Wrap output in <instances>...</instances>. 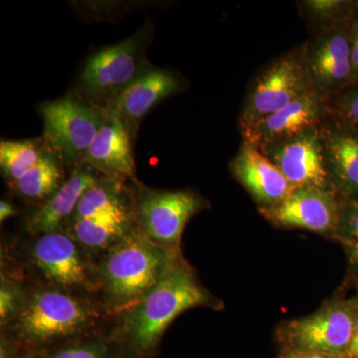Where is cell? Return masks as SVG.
Here are the masks:
<instances>
[{"mask_svg": "<svg viewBox=\"0 0 358 358\" xmlns=\"http://www.w3.org/2000/svg\"><path fill=\"white\" fill-rule=\"evenodd\" d=\"M16 214L15 208L7 201L0 202V221L3 222L7 218L11 217Z\"/></svg>", "mask_w": 358, "mask_h": 358, "instance_id": "f546056e", "label": "cell"}, {"mask_svg": "<svg viewBox=\"0 0 358 358\" xmlns=\"http://www.w3.org/2000/svg\"><path fill=\"white\" fill-rule=\"evenodd\" d=\"M96 315L89 303L71 294L43 289L24 301L15 317L13 339L28 357L84 333Z\"/></svg>", "mask_w": 358, "mask_h": 358, "instance_id": "3957f363", "label": "cell"}, {"mask_svg": "<svg viewBox=\"0 0 358 358\" xmlns=\"http://www.w3.org/2000/svg\"><path fill=\"white\" fill-rule=\"evenodd\" d=\"M134 183V215L138 228L155 243L178 253L186 224L208 203L192 190H159L136 180Z\"/></svg>", "mask_w": 358, "mask_h": 358, "instance_id": "52a82bcc", "label": "cell"}, {"mask_svg": "<svg viewBox=\"0 0 358 358\" xmlns=\"http://www.w3.org/2000/svg\"><path fill=\"white\" fill-rule=\"evenodd\" d=\"M326 120L327 101L310 92L241 134L243 141L263 150L319 128Z\"/></svg>", "mask_w": 358, "mask_h": 358, "instance_id": "4fadbf2b", "label": "cell"}, {"mask_svg": "<svg viewBox=\"0 0 358 358\" xmlns=\"http://www.w3.org/2000/svg\"><path fill=\"white\" fill-rule=\"evenodd\" d=\"M343 201L334 189L294 187L280 203L259 208L261 214L275 226L312 231L336 238L341 223Z\"/></svg>", "mask_w": 358, "mask_h": 358, "instance_id": "9c48e42d", "label": "cell"}, {"mask_svg": "<svg viewBox=\"0 0 358 358\" xmlns=\"http://www.w3.org/2000/svg\"><path fill=\"white\" fill-rule=\"evenodd\" d=\"M65 166L64 160L49 148L41 159L11 187L23 199L45 203L67 180Z\"/></svg>", "mask_w": 358, "mask_h": 358, "instance_id": "44dd1931", "label": "cell"}, {"mask_svg": "<svg viewBox=\"0 0 358 358\" xmlns=\"http://www.w3.org/2000/svg\"><path fill=\"white\" fill-rule=\"evenodd\" d=\"M327 117L333 119L329 122L358 134V89L327 102Z\"/></svg>", "mask_w": 358, "mask_h": 358, "instance_id": "d4e9b609", "label": "cell"}, {"mask_svg": "<svg viewBox=\"0 0 358 358\" xmlns=\"http://www.w3.org/2000/svg\"><path fill=\"white\" fill-rule=\"evenodd\" d=\"M211 303L210 296L192 270L176 257L159 284L128 310L122 329V357H150L167 327L180 313Z\"/></svg>", "mask_w": 358, "mask_h": 358, "instance_id": "6da1fadb", "label": "cell"}, {"mask_svg": "<svg viewBox=\"0 0 358 358\" xmlns=\"http://www.w3.org/2000/svg\"><path fill=\"white\" fill-rule=\"evenodd\" d=\"M310 92L315 91L301 51L277 59L254 80L240 115V131L249 129Z\"/></svg>", "mask_w": 358, "mask_h": 358, "instance_id": "ba28073f", "label": "cell"}, {"mask_svg": "<svg viewBox=\"0 0 358 358\" xmlns=\"http://www.w3.org/2000/svg\"><path fill=\"white\" fill-rule=\"evenodd\" d=\"M155 37L148 20L129 38L96 52L85 64L77 93L85 100L107 109L143 73L152 67L148 49Z\"/></svg>", "mask_w": 358, "mask_h": 358, "instance_id": "277c9868", "label": "cell"}, {"mask_svg": "<svg viewBox=\"0 0 358 358\" xmlns=\"http://www.w3.org/2000/svg\"><path fill=\"white\" fill-rule=\"evenodd\" d=\"M133 209L134 195L129 194L124 181L101 174L95 185L84 193L70 221Z\"/></svg>", "mask_w": 358, "mask_h": 358, "instance_id": "ffe728a7", "label": "cell"}, {"mask_svg": "<svg viewBox=\"0 0 358 358\" xmlns=\"http://www.w3.org/2000/svg\"><path fill=\"white\" fill-rule=\"evenodd\" d=\"M348 357L350 358H358V320L355 324V331L350 348H348Z\"/></svg>", "mask_w": 358, "mask_h": 358, "instance_id": "4dcf8cb0", "label": "cell"}, {"mask_svg": "<svg viewBox=\"0 0 358 358\" xmlns=\"http://www.w3.org/2000/svg\"><path fill=\"white\" fill-rule=\"evenodd\" d=\"M352 35V36H355V38L358 39V20L357 22L355 23V25H353Z\"/></svg>", "mask_w": 358, "mask_h": 358, "instance_id": "1f68e13d", "label": "cell"}, {"mask_svg": "<svg viewBox=\"0 0 358 358\" xmlns=\"http://www.w3.org/2000/svg\"><path fill=\"white\" fill-rule=\"evenodd\" d=\"M24 301L21 296L20 289L13 284L1 280L0 288V320L1 324H6L8 320L15 317L20 312Z\"/></svg>", "mask_w": 358, "mask_h": 358, "instance_id": "4316f807", "label": "cell"}, {"mask_svg": "<svg viewBox=\"0 0 358 358\" xmlns=\"http://www.w3.org/2000/svg\"><path fill=\"white\" fill-rule=\"evenodd\" d=\"M355 303H357V306H358V300H357V301H355Z\"/></svg>", "mask_w": 358, "mask_h": 358, "instance_id": "d6a6232c", "label": "cell"}, {"mask_svg": "<svg viewBox=\"0 0 358 358\" xmlns=\"http://www.w3.org/2000/svg\"><path fill=\"white\" fill-rule=\"evenodd\" d=\"M275 358H350L348 355H331L324 353L294 352V350H280Z\"/></svg>", "mask_w": 358, "mask_h": 358, "instance_id": "83f0119b", "label": "cell"}, {"mask_svg": "<svg viewBox=\"0 0 358 358\" xmlns=\"http://www.w3.org/2000/svg\"><path fill=\"white\" fill-rule=\"evenodd\" d=\"M345 2L336 0H310L305 2L308 15L322 25V30L336 26V20Z\"/></svg>", "mask_w": 358, "mask_h": 358, "instance_id": "484cf974", "label": "cell"}, {"mask_svg": "<svg viewBox=\"0 0 358 358\" xmlns=\"http://www.w3.org/2000/svg\"><path fill=\"white\" fill-rule=\"evenodd\" d=\"M100 176L87 164H79L73 167L64 185L30 217L29 229L41 234L61 232L74 215L84 193L95 185Z\"/></svg>", "mask_w": 358, "mask_h": 358, "instance_id": "ac0fdd59", "label": "cell"}, {"mask_svg": "<svg viewBox=\"0 0 358 358\" xmlns=\"http://www.w3.org/2000/svg\"><path fill=\"white\" fill-rule=\"evenodd\" d=\"M106 110L102 128L80 164H87L103 176L136 181L133 136L119 115Z\"/></svg>", "mask_w": 358, "mask_h": 358, "instance_id": "9a60e30c", "label": "cell"}, {"mask_svg": "<svg viewBox=\"0 0 358 358\" xmlns=\"http://www.w3.org/2000/svg\"><path fill=\"white\" fill-rule=\"evenodd\" d=\"M301 51L313 91L327 102L352 79L350 35L336 26L322 29Z\"/></svg>", "mask_w": 358, "mask_h": 358, "instance_id": "30bf717a", "label": "cell"}, {"mask_svg": "<svg viewBox=\"0 0 358 358\" xmlns=\"http://www.w3.org/2000/svg\"><path fill=\"white\" fill-rule=\"evenodd\" d=\"M350 41H352V78H358V39L350 34Z\"/></svg>", "mask_w": 358, "mask_h": 358, "instance_id": "f1b7e54d", "label": "cell"}, {"mask_svg": "<svg viewBox=\"0 0 358 358\" xmlns=\"http://www.w3.org/2000/svg\"><path fill=\"white\" fill-rule=\"evenodd\" d=\"M336 239L345 247L350 268L358 274V199L343 200Z\"/></svg>", "mask_w": 358, "mask_h": 358, "instance_id": "603a6c76", "label": "cell"}, {"mask_svg": "<svg viewBox=\"0 0 358 358\" xmlns=\"http://www.w3.org/2000/svg\"><path fill=\"white\" fill-rule=\"evenodd\" d=\"M357 320L355 301H333L308 317L285 322L278 341L281 350L348 355Z\"/></svg>", "mask_w": 358, "mask_h": 358, "instance_id": "8992f818", "label": "cell"}, {"mask_svg": "<svg viewBox=\"0 0 358 358\" xmlns=\"http://www.w3.org/2000/svg\"><path fill=\"white\" fill-rule=\"evenodd\" d=\"M134 209L110 212L103 215L70 221L73 239L91 249L112 247L134 229Z\"/></svg>", "mask_w": 358, "mask_h": 358, "instance_id": "d6986e66", "label": "cell"}, {"mask_svg": "<svg viewBox=\"0 0 358 358\" xmlns=\"http://www.w3.org/2000/svg\"><path fill=\"white\" fill-rule=\"evenodd\" d=\"M32 258L42 274L63 288L94 286L91 271L76 240L62 232L42 234L32 247Z\"/></svg>", "mask_w": 358, "mask_h": 358, "instance_id": "5bb4252c", "label": "cell"}, {"mask_svg": "<svg viewBox=\"0 0 358 358\" xmlns=\"http://www.w3.org/2000/svg\"><path fill=\"white\" fill-rule=\"evenodd\" d=\"M320 131L331 187L343 200L358 199V134L327 121Z\"/></svg>", "mask_w": 358, "mask_h": 358, "instance_id": "e0dca14e", "label": "cell"}, {"mask_svg": "<svg viewBox=\"0 0 358 358\" xmlns=\"http://www.w3.org/2000/svg\"><path fill=\"white\" fill-rule=\"evenodd\" d=\"M43 120V138L66 166L82 162L102 128L107 110L98 107L77 92L37 106Z\"/></svg>", "mask_w": 358, "mask_h": 358, "instance_id": "5b68a950", "label": "cell"}, {"mask_svg": "<svg viewBox=\"0 0 358 358\" xmlns=\"http://www.w3.org/2000/svg\"><path fill=\"white\" fill-rule=\"evenodd\" d=\"M49 150L43 136L29 140L0 143V169L2 176L13 185L25 176Z\"/></svg>", "mask_w": 358, "mask_h": 358, "instance_id": "7402d4cb", "label": "cell"}, {"mask_svg": "<svg viewBox=\"0 0 358 358\" xmlns=\"http://www.w3.org/2000/svg\"><path fill=\"white\" fill-rule=\"evenodd\" d=\"M27 358H117L108 343L84 341L59 345Z\"/></svg>", "mask_w": 358, "mask_h": 358, "instance_id": "cb8c5ba5", "label": "cell"}, {"mask_svg": "<svg viewBox=\"0 0 358 358\" xmlns=\"http://www.w3.org/2000/svg\"><path fill=\"white\" fill-rule=\"evenodd\" d=\"M229 167L238 182L260 205L259 208L280 203L294 188L272 160L246 141Z\"/></svg>", "mask_w": 358, "mask_h": 358, "instance_id": "2e32d148", "label": "cell"}, {"mask_svg": "<svg viewBox=\"0 0 358 358\" xmlns=\"http://www.w3.org/2000/svg\"><path fill=\"white\" fill-rule=\"evenodd\" d=\"M322 126L260 150L279 167L293 187L333 189L324 157Z\"/></svg>", "mask_w": 358, "mask_h": 358, "instance_id": "8fae6325", "label": "cell"}, {"mask_svg": "<svg viewBox=\"0 0 358 358\" xmlns=\"http://www.w3.org/2000/svg\"><path fill=\"white\" fill-rule=\"evenodd\" d=\"M185 86V78L176 71L152 65L107 109L119 115L136 141L141 121L160 103L180 93Z\"/></svg>", "mask_w": 358, "mask_h": 358, "instance_id": "7c38bea8", "label": "cell"}, {"mask_svg": "<svg viewBox=\"0 0 358 358\" xmlns=\"http://www.w3.org/2000/svg\"><path fill=\"white\" fill-rule=\"evenodd\" d=\"M178 253L164 248L134 227L110 247L99 275L110 303L133 308L159 284Z\"/></svg>", "mask_w": 358, "mask_h": 358, "instance_id": "7a4b0ae2", "label": "cell"}]
</instances>
